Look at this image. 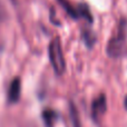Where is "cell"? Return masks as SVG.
<instances>
[{
	"label": "cell",
	"mask_w": 127,
	"mask_h": 127,
	"mask_svg": "<svg viewBox=\"0 0 127 127\" xmlns=\"http://www.w3.org/2000/svg\"><path fill=\"white\" fill-rule=\"evenodd\" d=\"M124 27L125 26H124L123 21H122L117 35L113 36L107 42L106 53L110 58L124 57L127 53V42H126V35L125 31H124Z\"/></svg>",
	"instance_id": "cell-1"
},
{
	"label": "cell",
	"mask_w": 127,
	"mask_h": 127,
	"mask_svg": "<svg viewBox=\"0 0 127 127\" xmlns=\"http://www.w3.org/2000/svg\"><path fill=\"white\" fill-rule=\"evenodd\" d=\"M49 59H50L51 66L56 74L62 75L66 69L65 57H64L62 41L58 37H55L49 44Z\"/></svg>",
	"instance_id": "cell-2"
},
{
	"label": "cell",
	"mask_w": 127,
	"mask_h": 127,
	"mask_svg": "<svg viewBox=\"0 0 127 127\" xmlns=\"http://www.w3.org/2000/svg\"><path fill=\"white\" fill-rule=\"evenodd\" d=\"M106 108H107L106 96L104 94H101V95H99L94 101H93V105H92L93 117H94L95 119H97L99 116H101V115L106 112Z\"/></svg>",
	"instance_id": "cell-3"
},
{
	"label": "cell",
	"mask_w": 127,
	"mask_h": 127,
	"mask_svg": "<svg viewBox=\"0 0 127 127\" xmlns=\"http://www.w3.org/2000/svg\"><path fill=\"white\" fill-rule=\"evenodd\" d=\"M20 92H21V81H20L19 77H16L11 81L10 86H9V89H8L9 103H16V101H18L19 96H20Z\"/></svg>",
	"instance_id": "cell-4"
},
{
	"label": "cell",
	"mask_w": 127,
	"mask_h": 127,
	"mask_svg": "<svg viewBox=\"0 0 127 127\" xmlns=\"http://www.w3.org/2000/svg\"><path fill=\"white\" fill-rule=\"evenodd\" d=\"M42 117H44V121H45V123H46V125L48 127H51L53 126V123L55 122L56 117H57V115H56V113L54 112V110L46 109L42 113Z\"/></svg>",
	"instance_id": "cell-5"
},
{
	"label": "cell",
	"mask_w": 127,
	"mask_h": 127,
	"mask_svg": "<svg viewBox=\"0 0 127 127\" xmlns=\"http://www.w3.org/2000/svg\"><path fill=\"white\" fill-rule=\"evenodd\" d=\"M77 11H78L79 17H83L86 20H88L89 22H93V17H92V13H90L88 6H86V4H79Z\"/></svg>",
	"instance_id": "cell-6"
},
{
	"label": "cell",
	"mask_w": 127,
	"mask_h": 127,
	"mask_svg": "<svg viewBox=\"0 0 127 127\" xmlns=\"http://www.w3.org/2000/svg\"><path fill=\"white\" fill-rule=\"evenodd\" d=\"M58 1H59V3L63 6V8L69 13V16H71L72 18H78L79 17L77 9H75L74 7L67 1V0H58Z\"/></svg>",
	"instance_id": "cell-7"
},
{
	"label": "cell",
	"mask_w": 127,
	"mask_h": 127,
	"mask_svg": "<svg viewBox=\"0 0 127 127\" xmlns=\"http://www.w3.org/2000/svg\"><path fill=\"white\" fill-rule=\"evenodd\" d=\"M84 38H85V41H86V45H87L88 47H92L93 45H94L95 40H96V37H95V35L92 32V31H85V32L83 33Z\"/></svg>",
	"instance_id": "cell-8"
},
{
	"label": "cell",
	"mask_w": 127,
	"mask_h": 127,
	"mask_svg": "<svg viewBox=\"0 0 127 127\" xmlns=\"http://www.w3.org/2000/svg\"><path fill=\"white\" fill-rule=\"evenodd\" d=\"M6 17V11H4L3 7H2V4L0 3V21H1L3 18Z\"/></svg>",
	"instance_id": "cell-9"
},
{
	"label": "cell",
	"mask_w": 127,
	"mask_h": 127,
	"mask_svg": "<svg viewBox=\"0 0 127 127\" xmlns=\"http://www.w3.org/2000/svg\"><path fill=\"white\" fill-rule=\"evenodd\" d=\"M124 106H125V108L127 109V95H126L125 99H124Z\"/></svg>",
	"instance_id": "cell-10"
}]
</instances>
